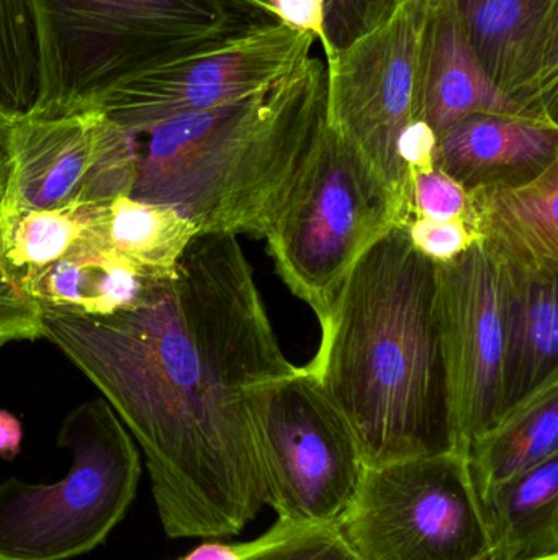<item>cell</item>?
<instances>
[{
    "label": "cell",
    "mask_w": 558,
    "mask_h": 560,
    "mask_svg": "<svg viewBox=\"0 0 558 560\" xmlns=\"http://www.w3.org/2000/svg\"><path fill=\"white\" fill-rule=\"evenodd\" d=\"M43 338L100 390L146 457L169 538L241 533L265 506L264 394L297 374L236 236L193 240L131 308H41Z\"/></svg>",
    "instance_id": "6da1fadb"
},
{
    "label": "cell",
    "mask_w": 558,
    "mask_h": 560,
    "mask_svg": "<svg viewBox=\"0 0 558 560\" xmlns=\"http://www.w3.org/2000/svg\"><path fill=\"white\" fill-rule=\"evenodd\" d=\"M305 371L366 467L458 451L436 315V262L393 226L357 261Z\"/></svg>",
    "instance_id": "7a4b0ae2"
},
{
    "label": "cell",
    "mask_w": 558,
    "mask_h": 560,
    "mask_svg": "<svg viewBox=\"0 0 558 560\" xmlns=\"http://www.w3.org/2000/svg\"><path fill=\"white\" fill-rule=\"evenodd\" d=\"M327 121L317 56L245 101L140 135L133 199L173 207L200 236L265 238Z\"/></svg>",
    "instance_id": "3957f363"
},
{
    "label": "cell",
    "mask_w": 558,
    "mask_h": 560,
    "mask_svg": "<svg viewBox=\"0 0 558 560\" xmlns=\"http://www.w3.org/2000/svg\"><path fill=\"white\" fill-rule=\"evenodd\" d=\"M38 92L26 117L95 108L130 79L277 22L265 0H29Z\"/></svg>",
    "instance_id": "277c9868"
},
{
    "label": "cell",
    "mask_w": 558,
    "mask_h": 560,
    "mask_svg": "<svg viewBox=\"0 0 558 560\" xmlns=\"http://www.w3.org/2000/svg\"><path fill=\"white\" fill-rule=\"evenodd\" d=\"M399 225L405 219L389 187L324 121L264 240L278 276L310 305L321 328L357 261Z\"/></svg>",
    "instance_id": "5b68a950"
},
{
    "label": "cell",
    "mask_w": 558,
    "mask_h": 560,
    "mask_svg": "<svg viewBox=\"0 0 558 560\" xmlns=\"http://www.w3.org/2000/svg\"><path fill=\"white\" fill-rule=\"evenodd\" d=\"M64 479L0 483V560H69L98 548L127 515L141 479L133 438L104 397L62 421Z\"/></svg>",
    "instance_id": "8992f818"
},
{
    "label": "cell",
    "mask_w": 558,
    "mask_h": 560,
    "mask_svg": "<svg viewBox=\"0 0 558 560\" xmlns=\"http://www.w3.org/2000/svg\"><path fill=\"white\" fill-rule=\"evenodd\" d=\"M432 0H396L392 12L327 59V124L341 135L389 187L412 220V179L400 163L399 143L419 124L423 45Z\"/></svg>",
    "instance_id": "52a82bcc"
},
{
    "label": "cell",
    "mask_w": 558,
    "mask_h": 560,
    "mask_svg": "<svg viewBox=\"0 0 558 560\" xmlns=\"http://www.w3.org/2000/svg\"><path fill=\"white\" fill-rule=\"evenodd\" d=\"M363 560H487V528L461 451L366 467L340 523Z\"/></svg>",
    "instance_id": "ba28073f"
},
{
    "label": "cell",
    "mask_w": 558,
    "mask_h": 560,
    "mask_svg": "<svg viewBox=\"0 0 558 560\" xmlns=\"http://www.w3.org/2000/svg\"><path fill=\"white\" fill-rule=\"evenodd\" d=\"M265 505L277 518L340 525L366 464L353 431L304 368L264 394Z\"/></svg>",
    "instance_id": "9c48e42d"
},
{
    "label": "cell",
    "mask_w": 558,
    "mask_h": 560,
    "mask_svg": "<svg viewBox=\"0 0 558 560\" xmlns=\"http://www.w3.org/2000/svg\"><path fill=\"white\" fill-rule=\"evenodd\" d=\"M314 36L288 23H265L223 45L151 69L95 105L136 135L183 115L245 101L284 81L311 58Z\"/></svg>",
    "instance_id": "30bf717a"
},
{
    "label": "cell",
    "mask_w": 558,
    "mask_h": 560,
    "mask_svg": "<svg viewBox=\"0 0 558 560\" xmlns=\"http://www.w3.org/2000/svg\"><path fill=\"white\" fill-rule=\"evenodd\" d=\"M436 315L458 451L501 420L504 305L500 265L478 243L436 262Z\"/></svg>",
    "instance_id": "8fae6325"
},
{
    "label": "cell",
    "mask_w": 558,
    "mask_h": 560,
    "mask_svg": "<svg viewBox=\"0 0 558 560\" xmlns=\"http://www.w3.org/2000/svg\"><path fill=\"white\" fill-rule=\"evenodd\" d=\"M487 78L537 120L558 125V0H452Z\"/></svg>",
    "instance_id": "7c38bea8"
},
{
    "label": "cell",
    "mask_w": 558,
    "mask_h": 560,
    "mask_svg": "<svg viewBox=\"0 0 558 560\" xmlns=\"http://www.w3.org/2000/svg\"><path fill=\"white\" fill-rule=\"evenodd\" d=\"M108 128L97 108L55 118L20 115L5 147L10 184L2 215L81 203Z\"/></svg>",
    "instance_id": "4fadbf2b"
},
{
    "label": "cell",
    "mask_w": 558,
    "mask_h": 560,
    "mask_svg": "<svg viewBox=\"0 0 558 560\" xmlns=\"http://www.w3.org/2000/svg\"><path fill=\"white\" fill-rule=\"evenodd\" d=\"M558 163V125L471 115L439 135L435 166L467 192L530 183Z\"/></svg>",
    "instance_id": "5bb4252c"
},
{
    "label": "cell",
    "mask_w": 558,
    "mask_h": 560,
    "mask_svg": "<svg viewBox=\"0 0 558 560\" xmlns=\"http://www.w3.org/2000/svg\"><path fill=\"white\" fill-rule=\"evenodd\" d=\"M467 223L500 265L558 275V163L530 183L471 190Z\"/></svg>",
    "instance_id": "9a60e30c"
},
{
    "label": "cell",
    "mask_w": 558,
    "mask_h": 560,
    "mask_svg": "<svg viewBox=\"0 0 558 560\" xmlns=\"http://www.w3.org/2000/svg\"><path fill=\"white\" fill-rule=\"evenodd\" d=\"M423 108L436 137L471 115L541 121L487 78L465 38L452 0H432L429 10L423 45Z\"/></svg>",
    "instance_id": "2e32d148"
},
{
    "label": "cell",
    "mask_w": 558,
    "mask_h": 560,
    "mask_svg": "<svg viewBox=\"0 0 558 560\" xmlns=\"http://www.w3.org/2000/svg\"><path fill=\"white\" fill-rule=\"evenodd\" d=\"M500 269L504 305L503 420L537 392L558 382V275H536L504 265Z\"/></svg>",
    "instance_id": "e0dca14e"
},
{
    "label": "cell",
    "mask_w": 558,
    "mask_h": 560,
    "mask_svg": "<svg viewBox=\"0 0 558 560\" xmlns=\"http://www.w3.org/2000/svg\"><path fill=\"white\" fill-rule=\"evenodd\" d=\"M487 560L558 556V456L482 497Z\"/></svg>",
    "instance_id": "ac0fdd59"
},
{
    "label": "cell",
    "mask_w": 558,
    "mask_h": 560,
    "mask_svg": "<svg viewBox=\"0 0 558 560\" xmlns=\"http://www.w3.org/2000/svg\"><path fill=\"white\" fill-rule=\"evenodd\" d=\"M146 279L108 248H85L20 279L41 308L104 316L131 308Z\"/></svg>",
    "instance_id": "d6986e66"
},
{
    "label": "cell",
    "mask_w": 558,
    "mask_h": 560,
    "mask_svg": "<svg viewBox=\"0 0 558 560\" xmlns=\"http://www.w3.org/2000/svg\"><path fill=\"white\" fill-rule=\"evenodd\" d=\"M558 456V382L472 441L467 464L478 499Z\"/></svg>",
    "instance_id": "ffe728a7"
},
{
    "label": "cell",
    "mask_w": 558,
    "mask_h": 560,
    "mask_svg": "<svg viewBox=\"0 0 558 560\" xmlns=\"http://www.w3.org/2000/svg\"><path fill=\"white\" fill-rule=\"evenodd\" d=\"M107 203H78L51 210H22L0 217L5 261L16 278L46 268L104 242Z\"/></svg>",
    "instance_id": "44dd1931"
},
{
    "label": "cell",
    "mask_w": 558,
    "mask_h": 560,
    "mask_svg": "<svg viewBox=\"0 0 558 560\" xmlns=\"http://www.w3.org/2000/svg\"><path fill=\"white\" fill-rule=\"evenodd\" d=\"M199 230L176 209L163 203L118 197L107 203L104 242L144 278L173 275Z\"/></svg>",
    "instance_id": "7402d4cb"
},
{
    "label": "cell",
    "mask_w": 558,
    "mask_h": 560,
    "mask_svg": "<svg viewBox=\"0 0 558 560\" xmlns=\"http://www.w3.org/2000/svg\"><path fill=\"white\" fill-rule=\"evenodd\" d=\"M282 22L307 30L321 43L324 58L376 28L396 0H265Z\"/></svg>",
    "instance_id": "603a6c76"
},
{
    "label": "cell",
    "mask_w": 558,
    "mask_h": 560,
    "mask_svg": "<svg viewBox=\"0 0 558 560\" xmlns=\"http://www.w3.org/2000/svg\"><path fill=\"white\" fill-rule=\"evenodd\" d=\"M38 92L35 26L29 0H0V104L25 115Z\"/></svg>",
    "instance_id": "cb8c5ba5"
},
{
    "label": "cell",
    "mask_w": 558,
    "mask_h": 560,
    "mask_svg": "<svg viewBox=\"0 0 558 560\" xmlns=\"http://www.w3.org/2000/svg\"><path fill=\"white\" fill-rule=\"evenodd\" d=\"M241 560H363L340 525H314L277 518L271 529L242 542Z\"/></svg>",
    "instance_id": "d4e9b609"
},
{
    "label": "cell",
    "mask_w": 558,
    "mask_h": 560,
    "mask_svg": "<svg viewBox=\"0 0 558 560\" xmlns=\"http://www.w3.org/2000/svg\"><path fill=\"white\" fill-rule=\"evenodd\" d=\"M43 338L41 306L25 292L5 261L0 236V346Z\"/></svg>",
    "instance_id": "484cf974"
},
{
    "label": "cell",
    "mask_w": 558,
    "mask_h": 560,
    "mask_svg": "<svg viewBox=\"0 0 558 560\" xmlns=\"http://www.w3.org/2000/svg\"><path fill=\"white\" fill-rule=\"evenodd\" d=\"M467 190L444 171L435 166L412 176L413 217H425L436 222H467Z\"/></svg>",
    "instance_id": "4316f807"
},
{
    "label": "cell",
    "mask_w": 558,
    "mask_h": 560,
    "mask_svg": "<svg viewBox=\"0 0 558 560\" xmlns=\"http://www.w3.org/2000/svg\"><path fill=\"white\" fill-rule=\"evenodd\" d=\"M413 246L432 262H448L467 252L477 243L465 220L436 222L425 217H413L406 225Z\"/></svg>",
    "instance_id": "83f0119b"
},
{
    "label": "cell",
    "mask_w": 558,
    "mask_h": 560,
    "mask_svg": "<svg viewBox=\"0 0 558 560\" xmlns=\"http://www.w3.org/2000/svg\"><path fill=\"white\" fill-rule=\"evenodd\" d=\"M22 423L15 415L7 410H0V457L15 459L22 447Z\"/></svg>",
    "instance_id": "f1b7e54d"
},
{
    "label": "cell",
    "mask_w": 558,
    "mask_h": 560,
    "mask_svg": "<svg viewBox=\"0 0 558 560\" xmlns=\"http://www.w3.org/2000/svg\"><path fill=\"white\" fill-rule=\"evenodd\" d=\"M242 542L226 545V542L209 541L197 546L192 552L179 560H241Z\"/></svg>",
    "instance_id": "f546056e"
},
{
    "label": "cell",
    "mask_w": 558,
    "mask_h": 560,
    "mask_svg": "<svg viewBox=\"0 0 558 560\" xmlns=\"http://www.w3.org/2000/svg\"><path fill=\"white\" fill-rule=\"evenodd\" d=\"M10 184V160L9 154L0 148V215H2L3 206H5L7 194H9Z\"/></svg>",
    "instance_id": "4dcf8cb0"
},
{
    "label": "cell",
    "mask_w": 558,
    "mask_h": 560,
    "mask_svg": "<svg viewBox=\"0 0 558 560\" xmlns=\"http://www.w3.org/2000/svg\"><path fill=\"white\" fill-rule=\"evenodd\" d=\"M20 115L13 114L9 108L0 104V148L5 151L7 141H9L10 131L13 125L19 120Z\"/></svg>",
    "instance_id": "1f68e13d"
},
{
    "label": "cell",
    "mask_w": 558,
    "mask_h": 560,
    "mask_svg": "<svg viewBox=\"0 0 558 560\" xmlns=\"http://www.w3.org/2000/svg\"><path fill=\"white\" fill-rule=\"evenodd\" d=\"M533 560H558V556H549V558H541V559H533Z\"/></svg>",
    "instance_id": "d6a6232c"
}]
</instances>
